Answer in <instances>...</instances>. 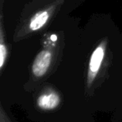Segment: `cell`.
<instances>
[{"label": "cell", "mask_w": 122, "mask_h": 122, "mask_svg": "<svg viewBox=\"0 0 122 122\" xmlns=\"http://www.w3.org/2000/svg\"><path fill=\"white\" fill-rule=\"evenodd\" d=\"M34 122H74L76 116L63 92L50 80L26 94L18 103Z\"/></svg>", "instance_id": "obj_1"}, {"label": "cell", "mask_w": 122, "mask_h": 122, "mask_svg": "<svg viewBox=\"0 0 122 122\" xmlns=\"http://www.w3.org/2000/svg\"><path fill=\"white\" fill-rule=\"evenodd\" d=\"M0 122H16L10 116L9 108L0 102Z\"/></svg>", "instance_id": "obj_4"}, {"label": "cell", "mask_w": 122, "mask_h": 122, "mask_svg": "<svg viewBox=\"0 0 122 122\" xmlns=\"http://www.w3.org/2000/svg\"><path fill=\"white\" fill-rule=\"evenodd\" d=\"M64 2V0H30L27 3L15 26L13 42H23L45 30L60 12Z\"/></svg>", "instance_id": "obj_2"}, {"label": "cell", "mask_w": 122, "mask_h": 122, "mask_svg": "<svg viewBox=\"0 0 122 122\" xmlns=\"http://www.w3.org/2000/svg\"><path fill=\"white\" fill-rule=\"evenodd\" d=\"M110 122H122V106L112 113Z\"/></svg>", "instance_id": "obj_5"}, {"label": "cell", "mask_w": 122, "mask_h": 122, "mask_svg": "<svg viewBox=\"0 0 122 122\" xmlns=\"http://www.w3.org/2000/svg\"><path fill=\"white\" fill-rule=\"evenodd\" d=\"M74 122H96V121H95V120H94V116H90V117L80 119V120H78V121H74Z\"/></svg>", "instance_id": "obj_6"}, {"label": "cell", "mask_w": 122, "mask_h": 122, "mask_svg": "<svg viewBox=\"0 0 122 122\" xmlns=\"http://www.w3.org/2000/svg\"><path fill=\"white\" fill-rule=\"evenodd\" d=\"M4 0H0V74L5 70L11 56V46L8 42L3 16Z\"/></svg>", "instance_id": "obj_3"}]
</instances>
